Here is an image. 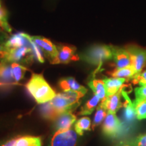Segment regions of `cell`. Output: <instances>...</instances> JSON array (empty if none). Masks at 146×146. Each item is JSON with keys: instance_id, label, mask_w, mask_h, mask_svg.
I'll return each instance as SVG.
<instances>
[{"instance_id": "3", "label": "cell", "mask_w": 146, "mask_h": 146, "mask_svg": "<svg viewBox=\"0 0 146 146\" xmlns=\"http://www.w3.org/2000/svg\"><path fill=\"white\" fill-rule=\"evenodd\" d=\"M77 138L76 131L71 129L55 131L49 146H76Z\"/></svg>"}, {"instance_id": "2", "label": "cell", "mask_w": 146, "mask_h": 146, "mask_svg": "<svg viewBox=\"0 0 146 146\" xmlns=\"http://www.w3.org/2000/svg\"><path fill=\"white\" fill-rule=\"evenodd\" d=\"M79 58L89 64L98 66L97 70H100L105 61L113 58L112 46L106 45H94L82 53Z\"/></svg>"}, {"instance_id": "21", "label": "cell", "mask_w": 146, "mask_h": 146, "mask_svg": "<svg viewBox=\"0 0 146 146\" xmlns=\"http://www.w3.org/2000/svg\"><path fill=\"white\" fill-rule=\"evenodd\" d=\"M16 146H41V140L37 137H21L17 138Z\"/></svg>"}, {"instance_id": "36", "label": "cell", "mask_w": 146, "mask_h": 146, "mask_svg": "<svg viewBox=\"0 0 146 146\" xmlns=\"http://www.w3.org/2000/svg\"><path fill=\"white\" fill-rule=\"evenodd\" d=\"M0 8H1V4H0Z\"/></svg>"}, {"instance_id": "18", "label": "cell", "mask_w": 146, "mask_h": 146, "mask_svg": "<svg viewBox=\"0 0 146 146\" xmlns=\"http://www.w3.org/2000/svg\"><path fill=\"white\" fill-rule=\"evenodd\" d=\"M122 95H123L125 100V102L124 104V106H125L124 116H125V120H127L128 122L133 121L134 118L136 117L135 109L133 103L131 101L130 98H129L126 91L124 90V87L122 89Z\"/></svg>"}, {"instance_id": "24", "label": "cell", "mask_w": 146, "mask_h": 146, "mask_svg": "<svg viewBox=\"0 0 146 146\" xmlns=\"http://www.w3.org/2000/svg\"><path fill=\"white\" fill-rule=\"evenodd\" d=\"M74 130L79 135H83L85 131L91 130V120L89 117H83L76 122Z\"/></svg>"}, {"instance_id": "37", "label": "cell", "mask_w": 146, "mask_h": 146, "mask_svg": "<svg viewBox=\"0 0 146 146\" xmlns=\"http://www.w3.org/2000/svg\"><path fill=\"white\" fill-rule=\"evenodd\" d=\"M126 146H128V145H126Z\"/></svg>"}, {"instance_id": "19", "label": "cell", "mask_w": 146, "mask_h": 146, "mask_svg": "<svg viewBox=\"0 0 146 146\" xmlns=\"http://www.w3.org/2000/svg\"><path fill=\"white\" fill-rule=\"evenodd\" d=\"M40 111L42 117L50 120H55L59 115L61 114L53 106L50 102L42 104L41 106L40 107Z\"/></svg>"}, {"instance_id": "27", "label": "cell", "mask_w": 146, "mask_h": 146, "mask_svg": "<svg viewBox=\"0 0 146 146\" xmlns=\"http://www.w3.org/2000/svg\"><path fill=\"white\" fill-rule=\"evenodd\" d=\"M106 110L104 107L102 106L101 104L98 106V108H97L96 113L95 114L94 121H93L92 124V128L93 129H94L95 128L98 126H99L102 121H103L104 119H105L106 116L107 115Z\"/></svg>"}, {"instance_id": "4", "label": "cell", "mask_w": 146, "mask_h": 146, "mask_svg": "<svg viewBox=\"0 0 146 146\" xmlns=\"http://www.w3.org/2000/svg\"><path fill=\"white\" fill-rule=\"evenodd\" d=\"M126 50L130 55L131 66L135 69L136 76L139 74L146 63V50L137 45H129Z\"/></svg>"}, {"instance_id": "28", "label": "cell", "mask_w": 146, "mask_h": 146, "mask_svg": "<svg viewBox=\"0 0 146 146\" xmlns=\"http://www.w3.org/2000/svg\"><path fill=\"white\" fill-rule=\"evenodd\" d=\"M31 48L33 55L35 59H36L40 63L44 62L45 60L44 57H43V52L41 49V47L38 46L35 42L32 41L31 45Z\"/></svg>"}, {"instance_id": "20", "label": "cell", "mask_w": 146, "mask_h": 146, "mask_svg": "<svg viewBox=\"0 0 146 146\" xmlns=\"http://www.w3.org/2000/svg\"><path fill=\"white\" fill-rule=\"evenodd\" d=\"M111 75L114 78H131L133 79L136 76V72L132 66L125 68L116 69L111 73Z\"/></svg>"}, {"instance_id": "16", "label": "cell", "mask_w": 146, "mask_h": 146, "mask_svg": "<svg viewBox=\"0 0 146 146\" xmlns=\"http://www.w3.org/2000/svg\"><path fill=\"white\" fill-rule=\"evenodd\" d=\"M106 89V96H110L116 94L124 87L126 79L123 78H106L104 80Z\"/></svg>"}, {"instance_id": "15", "label": "cell", "mask_w": 146, "mask_h": 146, "mask_svg": "<svg viewBox=\"0 0 146 146\" xmlns=\"http://www.w3.org/2000/svg\"><path fill=\"white\" fill-rule=\"evenodd\" d=\"M59 86L64 91H81L83 94H86L87 89L85 87L78 84L75 79L72 77L64 78L60 80Z\"/></svg>"}, {"instance_id": "23", "label": "cell", "mask_w": 146, "mask_h": 146, "mask_svg": "<svg viewBox=\"0 0 146 146\" xmlns=\"http://www.w3.org/2000/svg\"><path fill=\"white\" fill-rule=\"evenodd\" d=\"M100 98L98 96L94 94L93 98L88 100L85 104L82 107L81 112H80V114L81 115H89L91 113L94 112L95 108L98 105L99 102L100 101Z\"/></svg>"}, {"instance_id": "25", "label": "cell", "mask_w": 146, "mask_h": 146, "mask_svg": "<svg viewBox=\"0 0 146 146\" xmlns=\"http://www.w3.org/2000/svg\"><path fill=\"white\" fill-rule=\"evenodd\" d=\"M135 109L136 117L138 120L146 118V99L135 100L133 102Z\"/></svg>"}, {"instance_id": "35", "label": "cell", "mask_w": 146, "mask_h": 146, "mask_svg": "<svg viewBox=\"0 0 146 146\" xmlns=\"http://www.w3.org/2000/svg\"><path fill=\"white\" fill-rule=\"evenodd\" d=\"M0 19L8 20V12L3 8H0Z\"/></svg>"}, {"instance_id": "10", "label": "cell", "mask_w": 146, "mask_h": 146, "mask_svg": "<svg viewBox=\"0 0 146 146\" xmlns=\"http://www.w3.org/2000/svg\"><path fill=\"white\" fill-rule=\"evenodd\" d=\"M31 36L24 33H20L10 36L5 43V46L8 49L18 48L22 47L31 48Z\"/></svg>"}, {"instance_id": "8", "label": "cell", "mask_w": 146, "mask_h": 146, "mask_svg": "<svg viewBox=\"0 0 146 146\" xmlns=\"http://www.w3.org/2000/svg\"><path fill=\"white\" fill-rule=\"evenodd\" d=\"M9 63L5 60L0 62V87L2 88H9L16 84L12 74V66Z\"/></svg>"}, {"instance_id": "14", "label": "cell", "mask_w": 146, "mask_h": 146, "mask_svg": "<svg viewBox=\"0 0 146 146\" xmlns=\"http://www.w3.org/2000/svg\"><path fill=\"white\" fill-rule=\"evenodd\" d=\"M50 102L53 106L57 110L60 114L66 112H71L73 110H74L70 104V102L64 96L62 93L58 94L51 100Z\"/></svg>"}, {"instance_id": "7", "label": "cell", "mask_w": 146, "mask_h": 146, "mask_svg": "<svg viewBox=\"0 0 146 146\" xmlns=\"http://www.w3.org/2000/svg\"><path fill=\"white\" fill-rule=\"evenodd\" d=\"M120 122L116 116V113L108 112L102 126L104 134L108 137L116 135L120 130Z\"/></svg>"}, {"instance_id": "6", "label": "cell", "mask_w": 146, "mask_h": 146, "mask_svg": "<svg viewBox=\"0 0 146 146\" xmlns=\"http://www.w3.org/2000/svg\"><path fill=\"white\" fill-rule=\"evenodd\" d=\"M58 55L52 62V64H68L71 61L79 60L76 54V47L69 45H59L57 47Z\"/></svg>"}, {"instance_id": "29", "label": "cell", "mask_w": 146, "mask_h": 146, "mask_svg": "<svg viewBox=\"0 0 146 146\" xmlns=\"http://www.w3.org/2000/svg\"><path fill=\"white\" fill-rule=\"evenodd\" d=\"M135 100H145L146 99V85L136 87L135 89Z\"/></svg>"}, {"instance_id": "22", "label": "cell", "mask_w": 146, "mask_h": 146, "mask_svg": "<svg viewBox=\"0 0 146 146\" xmlns=\"http://www.w3.org/2000/svg\"><path fill=\"white\" fill-rule=\"evenodd\" d=\"M62 94L70 102V104L72 105L74 109H75L76 107L78 106V105L80 104V99L85 95L83 93L81 92V91H64V92H62Z\"/></svg>"}, {"instance_id": "34", "label": "cell", "mask_w": 146, "mask_h": 146, "mask_svg": "<svg viewBox=\"0 0 146 146\" xmlns=\"http://www.w3.org/2000/svg\"><path fill=\"white\" fill-rule=\"evenodd\" d=\"M8 49L5 46V43H0V58L4 59L7 54H8Z\"/></svg>"}, {"instance_id": "1", "label": "cell", "mask_w": 146, "mask_h": 146, "mask_svg": "<svg viewBox=\"0 0 146 146\" xmlns=\"http://www.w3.org/2000/svg\"><path fill=\"white\" fill-rule=\"evenodd\" d=\"M26 87L35 100L39 104L50 102L56 96L41 74H33Z\"/></svg>"}, {"instance_id": "17", "label": "cell", "mask_w": 146, "mask_h": 146, "mask_svg": "<svg viewBox=\"0 0 146 146\" xmlns=\"http://www.w3.org/2000/svg\"><path fill=\"white\" fill-rule=\"evenodd\" d=\"M88 85L94 91V94L99 97L102 101L106 98V89L104 80L93 78L89 81Z\"/></svg>"}, {"instance_id": "26", "label": "cell", "mask_w": 146, "mask_h": 146, "mask_svg": "<svg viewBox=\"0 0 146 146\" xmlns=\"http://www.w3.org/2000/svg\"><path fill=\"white\" fill-rule=\"evenodd\" d=\"M11 66H12V74L16 83H17L21 81L25 76V72L27 71V68L23 65L20 64L17 62L11 63Z\"/></svg>"}, {"instance_id": "13", "label": "cell", "mask_w": 146, "mask_h": 146, "mask_svg": "<svg viewBox=\"0 0 146 146\" xmlns=\"http://www.w3.org/2000/svg\"><path fill=\"white\" fill-rule=\"evenodd\" d=\"M123 89V87L116 94L112 96H107L104 100L102 101L101 104L105 108L108 112L116 113V111L123 106L120 102V96H121Z\"/></svg>"}, {"instance_id": "5", "label": "cell", "mask_w": 146, "mask_h": 146, "mask_svg": "<svg viewBox=\"0 0 146 146\" xmlns=\"http://www.w3.org/2000/svg\"><path fill=\"white\" fill-rule=\"evenodd\" d=\"M31 48L27 47L8 49V54L4 59L9 62H31L33 60Z\"/></svg>"}, {"instance_id": "11", "label": "cell", "mask_w": 146, "mask_h": 146, "mask_svg": "<svg viewBox=\"0 0 146 146\" xmlns=\"http://www.w3.org/2000/svg\"><path fill=\"white\" fill-rule=\"evenodd\" d=\"M113 59L116 64L117 69L125 68L131 66V60L130 55L126 48H120L112 46Z\"/></svg>"}, {"instance_id": "9", "label": "cell", "mask_w": 146, "mask_h": 146, "mask_svg": "<svg viewBox=\"0 0 146 146\" xmlns=\"http://www.w3.org/2000/svg\"><path fill=\"white\" fill-rule=\"evenodd\" d=\"M31 39L38 46L41 47L43 53H45L50 59L51 62L56 58L58 55V49L52 41L46 38L38 36H31Z\"/></svg>"}, {"instance_id": "31", "label": "cell", "mask_w": 146, "mask_h": 146, "mask_svg": "<svg viewBox=\"0 0 146 146\" xmlns=\"http://www.w3.org/2000/svg\"><path fill=\"white\" fill-rule=\"evenodd\" d=\"M133 146H146V135L138 137L134 141Z\"/></svg>"}, {"instance_id": "12", "label": "cell", "mask_w": 146, "mask_h": 146, "mask_svg": "<svg viewBox=\"0 0 146 146\" xmlns=\"http://www.w3.org/2000/svg\"><path fill=\"white\" fill-rule=\"evenodd\" d=\"M76 120V116L71 112H64L55 120L54 129L56 131L69 130Z\"/></svg>"}, {"instance_id": "30", "label": "cell", "mask_w": 146, "mask_h": 146, "mask_svg": "<svg viewBox=\"0 0 146 146\" xmlns=\"http://www.w3.org/2000/svg\"><path fill=\"white\" fill-rule=\"evenodd\" d=\"M133 83H137L140 86L146 85V70L143 72H141L139 74L135 76L133 78Z\"/></svg>"}, {"instance_id": "33", "label": "cell", "mask_w": 146, "mask_h": 146, "mask_svg": "<svg viewBox=\"0 0 146 146\" xmlns=\"http://www.w3.org/2000/svg\"><path fill=\"white\" fill-rule=\"evenodd\" d=\"M17 138L10 139L7 141H0V146H16V143Z\"/></svg>"}, {"instance_id": "32", "label": "cell", "mask_w": 146, "mask_h": 146, "mask_svg": "<svg viewBox=\"0 0 146 146\" xmlns=\"http://www.w3.org/2000/svg\"><path fill=\"white\" fill-rule=\"evenodd\" d=\"M0 29H2V30L8 33L11 32L12 29H11L8 23V20L0 19Z\"/></svg>"}]
</instances>
